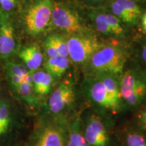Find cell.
Instances as JSON below:
<instances>
[{"mask_svg":"<svg viewBox=\"0 0 146 146\" xmlns=\"http://www.w3.org/2000/svg\"><path fill=\"white\" fill-rule=\"evenodd\" d=\"M118 76L110 73L86 75L80 89L85 107L120 123L128 114L120 95Z\"/></svg>","mask_w":146,"mask_h":146,"instance_id":"6da1fadb","label":"cell"},{"mask_svg":"<svg viewBox=\"0 0 146 146\" xmlns=\"http://www.w3.org/2000/svg\"><path fill=\"white\" fill-rule=\"evenodd\" d=\"M33 116L0 83V146L23 145Z\"/></svg>","mask_w":146,"mask_h":146,"instance_id":"7a4b0ae2","label":"cell"},{"mask_svg":"<svg viewBox=\"0 0 146 146\" xmlns=\"http://www.w3.org/2000/svg\"><path fill=\"white\" fill-rule=\"evenodd\" d=\"M81 89L70 77L62 78L42 102L36 114L72 118L83 108ZM35 114V115H36Z\"/></svg>","mask_w":146,"mask_h":146,"instance_id":"3957f363","label":"cell"},{"mask_svg":"<svg viewBox=\"0 0 146 146\" xmlns=\"http://www.w3.org/2000/svg\"><path fill=\"white\" fill-rule=\"evenodd\" d=\"M70 119L62 116L35 115L22 146H66Z\"/></svg>","mask_w":146,"mask_h":146,"instance_id":"277c9868","label":"cell"},{"mask_svg":"<svg viewBox=\"0 0 146 146\" xmlns=\"http://www.w3.org/2000/svg\"><path fill=\"white\" fill-rule=\"evenodd\" d=\"M81 129L89 146H119L118 123L84 106L80 112Z\"/></svg>","mask_w":146,"mask_h":146,"instance_id":"5b68a950","label":"cell"},{"mask_svg":"<svg viewBox=\"0 0 146 146\" xmlns=\"http://www.w3.org/2000/svg\"><path fill=\"white\" fill-rule=\"evenodd\" d=\"M118 82L127 114H133L146 102V70L140 66L125 67L118 76Z\"/></svg>","mask_w":146,"mask_h":146,"instance_id":"8992f818","label":"cell"},{"mask_svg":"<svg viewBox=\"0 0 146 146\" xmlns=\"http://www.w3.org/2000/svg\"><path fill=\"white\" fill-rule=\"evenodd\" d=\"M128 59L129 53L123 47L104 45L83 66L85 76L98 73H110L119 76L125 68Z\"/></svg>","mask_w":146,"mask_h":146,"instance_id":"52a82bcc","label":"cell"},{"mask_svg":"<svg viewBox=\"0 0 146 146\" xmlns=\"http://www.w3.org/2000/svg\"><path fill=\"white\" fill-rule=\"evenodd\" d=\"M53 0H31L23 9L22 23L27 34L37 36L44 32L51 23Z\"/></svg>","mask_w":146,"mask_h":146,"instance_id":"ba28073f","label":"cell"},{"mask_svg":"<svg viewBox=\"0 0 146 146\" xmlns=\"http://www.w3.org/2000/svg\"><path fill=\"white\" fill-rule=\"evenodd\" d=\"M66 41L70 62L82 68L104 45L96 38L86 33L73 34Z\"/></svg>","mask_w":146,"mask_h":146,"instance_id":"9c48e42d","label":"cell"},{"mask_svg":"<svg viewBox=\"0 0 146 146\" xmlns=\"http://www.w3.org/2000/svg\"><path fill=\"white\" fill-rule=\"evenodd\" d=\"M51 24L55 29L69 33H86V27L75 11L61 2H54Z\"/></svg>","mask_w":146,"mask_h":146,"instance_id":"30bf717a","label":"cell"},{"mask_svg":"<svg viewBox=\"0 0 146 146\" xmlns=\"http://www.w3.org/2000/svg\"><path fill=\"white\" fill-rule=\"evenodd\" d=\"M19 50L12 14L0 10V60L11 59Z\"/></svg>","mask_w":146,"mask_h":146,"instance_id":"8fae6325","label":"cell"},{"mask_svg":"<svg viewBox=\"0 0 146 146\" xmlns=\"http://www.w3.org/2000/svg\"><path fill=\"white\" fill-rule=\"evenodd\" d=\"M10 92L32 115L35 116L39 111L43 101L36 96L34 91L31 72L19 86Z\"/></svg>","mask_w":146,"mask_h":146,"instance_id":"7c38bea8","label":"cell"},{"mask_svg":"<svg viewBox=\"0 0 146 146\" xmlns=\"http://www.w3.org/2000/svg\"><path fill=\"white\" fill-rule=\"evenodd\" d=\"M118 136L119 146H146V132L133 125L129 120L118 124Z\"/></svg>","mask_w":146,"mask_h":146,"instance_id":"4fadbf2b","label":"cell"},{"mask_svg":"<svg viewBox=\"0 0 146 146\" xmlns=\"http://www.w3.org/2000/svg\"><path fill=\"white\" fill-rule=\"evenodd\" d=\"M3 62V70L6 85L10 91L19 86L31 72L23 62L7 60Z\"/></svg>","mask_w":146,"mask_h":146,"instance_id":"5bb4252c","label":"cell"},{"mask_svg":"<svg viewBox=\"0 0 146 146\" xmlns=\"http://www.w3.org/2000/svg\"><path fill=\"white\" fill-rule=\"evenodd\" d=\"M31 77L35 92L43 102L52 91L56 81L43 68L31 72Z\"/></svg>","mask_w":146,"mask_h":146,"instance_id":"9a60e30c","label":"cell"},{"mask_svg":"<svg viewBox=\"0 0 146 146\" xmlns=\"http://www.w3.org/2000/svg\"><path fill=\"white\" fill-rule=\"evenodd\" d=\"M17 54L30 72H33L41 68L44 61L41 47L36 43L20 49Z\"/></svg>","mask_w":146,"mask_h":146,"instance_id":"2e32d148","label":"cell"},{"mask_svg":"<svg viewBox=\"0 0 146 146\" xmlns=\"http://www.w3.org/2000/svg\"><path fill=\"white\" fill-rule=\"evenodd\" d=\"M70 65V61L68 57L56 56L49 58L43 62V68L52 76L55 81L61 80L68 70Z\"/></svg>","mask_w":146,"mask_h":146,"instance_id":"e0dca14e","label":"cell"},{"mask_svg":"<svg viewBox=\"0 0 146 146\" xmlns=\"http://www.w3.org/2000/svg\"><path fill=\"white\" fill-rule=\"evenodd\" d=\"M80 112L69 120L66 146H89L82 131Z\"/></svg>","mask_w":146,"mask_h":146,"instance_id":"ac0fdd59","label":"cell"},{"mask_svg":"<svg viewBox=\"0 0 146 146\" xmlns=\"http://www.w3.org/2000/svg\"><path fill=\"white\" fill-rule=\"evenodd\" d=\"M119 5V6L124 11L133 18V20L137 23L142 15L141 10L140 7L133 0H114Z\"/></svg>","mask_w":146,"mask_h":146,"instance_id":"d6986e66","label":"cell"},{"mask_svg":"<svg viewBox=\"0 0 146 146\" xmlns=\"http://www.w3.org/2000/svg\"><path fill=\"white\" fill-rule=\"evenodd\" d=\"M89 16L94 23L95 26L98 31L104 35H112L108 23L106 13L92 12L89 14Z\"/></svg>","mask_w":146,"mask_h":146,"instance_id":"ffe728a7","label":"cell"},{"mask_svg":"<svg viewBox=\"0 0 146 146\" xmlns=\"http://www.w3.org/2000/svg\"><path fill=\"white\" fill-rule=\"evenodd\" d=\"M47 38L54 45L60 56L68 57L67 41L64 37L59 34L54 33L49 35Z\"/></svg>","mask_w":146,"mask_h":146,"instance_id":"44dd1931","label":"cell"},{"mask_svg":"<svg viewBox=\"0 0 146 146\" xmlns=\"http://www.w3.org/2000/svg\"><path fill=\"white\" fill-rule=\"evenodd\" d=\"M129 120L138 129L146 132V102L131 115Z\"/></svg>","mask_w":146,"mask_h":146,"instance_id":"7402d4cb","label":"cell"},{"mask_svg":"<svg viewBox=\"0 0 146 146\" xmlns=\"http://www.w3.org/2000/svg\"><path fill=\"white\" fill-rule=\"evenodd\" d=\"M107 21L112 35L121 36L124 34V29L120 24V21L112 13H106Z\"/></svg>","mask_w":146,"mask_h":146,"instance_id":"603a6c76","label":"cell"},{"mask_svg":"<svg viewBox=\"0 0 146 146\" xmlns=\"http://www.w3.org/2000/svg\"><path fill=\"white\" fill-rule=\"evenodd\" d=\"M111 11L112 13L116 16L120 21H123V23L129 24V25H135V22L133 20V18L128 14L125 11H124L119 6L117 3L113 1L111 3Z\"/></svg>","mask_w":146,"mask_h":146,"instance_id":"cb8c5ba5","label":"cell"},{"mask_svg":"<svg viewBox=\"0 0 146 146\" xmlns=\"http://www.w3.org/2000/svg\"><path fill=\"white\" fill-rule=\"evenodd\" d=\"M44 49L47 58H54L59 56L57 51H56L55 47H54V45H52V43H51L50 40L47 39V38L44 41Z\"/></svg>","mask_w":146,"mask_h":146,"instance_id":"d4e9b609","label":"cell"},{"mask_svg":"<svg viewBox=\"0 0 146 146\" xmlns=\"http://www.w3.org/2000/svg\"><path fill=\"white\" fill-rule=\"evenodd\" d=\"M141 60L142 64L144 66V67H141L144 70H146V43H145L143 47H142L141 52Z\"/></svg>","mask_w":146,"mask_h":146,"instance_id":"484cf974","label":"cell"},{"mask_svg":"<svg viewBox=\"0 0 146 146\" xmlns=\"http://www.w3.org/2000/svg\"><path fill=\"white\" fill-rule=\"evenodd\" d=\"M141 23L142 30H143V31L146 34V12L141 15Z\"/></svg>","mask_w":146,"mask_h":146,"instance_id":"4316f807","label":"cell"},{"mask_svg":"<svg viewBox=\"0 0 146 146\" xmlns=\"http://www.w3.org/2000/svg\"><path fill=\"white\" fill-rule=\"evenodd\" d=\"M89 1H94V2H98V1H102V0H89Z\"/></svg>","mask_w":146,"mask_h":146,"instance_id":"83f0119b","label":"cell"}]
</instances>
